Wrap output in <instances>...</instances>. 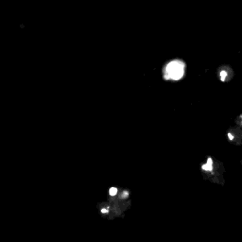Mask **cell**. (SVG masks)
<instances>
[{
    "mask_svg": "<svg viewBox=\"0 0 242 242\" xmlns=\"http://www.w3.org/2000/svg\"><path fill=\"white\" fill-rule=\"evenodd\" d=\"M187 63L181 58H174L165 63L162 67V77L166 81H180L187 75Z\"/></svg>",
    "mask_w": 242,
    "mask_h": 242,
    "instance_id": "1",
    "label": "cell"
},
{
    "mask_svg": "<svg viewBox=\"0 0 242 242\" xmlns=\"http://www.w3.org/2000/svg\"><path fill=\"white\" fill-rule=\"evenodd\" d=\"M239 126L237 127H233V128H230L227 132V138L230 142H234V143H236L237 145H239L241 143V136H242V133H241V130H240Z\"/></svg>",
    "mask_w": 242,
    "mask_h": 242,
    "instance_id": "3",
    "label": "cell"
},
{
    "mask_svg": "<svg viewBox=\"0 0 242 242\" xmlns=\"http://www.w3.org/2000/svg\"><path fill=\"white\" fill-rule=\"evenodd\" d=\"M214 166H215L214 160H213L211 157H209L207 159L206 163L203 165L202 168H203V170H204V171H206V172H212L213 170H214Z\"/></svg>",
    "mask_w": 242,
    "mask_h": 242,
    "instance_id": "4",
    "label": "cell"
},
{
    "mask_svg": "<svg viewBox=\"0 0 242 242\" xmlns=\"http://www.w3.org/2000/svg\"><path fill=\"white\" fill-rule=\"evenodd\" d=\"M109 193H110V195H111L112 197H113V196H116V195L117 194V189L116 187H112V188L110 189Z\"/></svg>",
    "mask_w": 242,
    "mask_h": 242,
    "instance_id": "5",
    "label": "cell"
},
{
    "mask_svg": "<svg viewBox=\"0 0 242 242\" xmlns=\"http://www.w3.org/2000/svg\"><path fill=\"white\" fill-rule=\"evenodd\" d=\"M217 76L221 82H229L235 77V72L231 66L222 64L217 69Z\"/></svg>",
    "mask_w": 242,
    "mask_h": 242,
    "instance_id": "2",
    "label": "cell"
}]
</instances>
